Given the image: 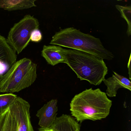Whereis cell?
Masks as SVG:
<instances>
[{
    "label": "cell",
    "mask_w": 131,
    "mask_h": 131,
    "mask_svg": "<svg viewBox=\"0 0 131 131\" xmlns=\"http://www.w3.org/2000/svg\"><path fill=\"white\" fill-rule=\"evenodd\" d=\"M111 77L105 79L103 82L107 86L106 95L110 97L116 96L118 90L120 88L127 89L131 91V82L129 80L125 77L113 72Z\"/></svg>",
    "instance_id": "cell-9"
},
{
    "label": "cell",
    "mask_w": 131,
    "mask_h": 131,
    "mask_svg": "<svg viewBox=\"0 0 131 131\" xmlns=\"http://www.w3.org/2000/svg\"><path fill=\"white\" fill-rule=\"evenodd\" d=\"M17 56L4 37L0 34V75H4L17 61Z\"/></svg>",
    "instance_id": "cell-8"
},
{
    "label": "cell",
    "mask_w": 131,
    "mask_h": 131,
    "mask_svg": "<svg viewBox=\"0 0 131 131\" xmlns=\"http://www.w3.org/2000/svg\"><path fill=\"white\" fill-rule=\"evenodd\" d=\"M39 130L40 131H49V130L47 129H42V128H39Z\"/></svg>",
    "instance_id": "cell-17"
},
{
    "label": "cell",
    "mask_w": 131,
    "mask_h": 131,
    "mask_svg": "<svg viewBox=\"0 0 131 131\" xmlns=\"http://www.w3.org/2000/svg\"><path fill=\"white\" fill-rule=\"evenodd\" d=\"M62 53L66 63L80 80L99 85L105 79L108 69L103 59L82 51L63 49Z\"/></svg>",
    "instance_id": "cell-2"
},
{
    "label": "cell",
    "mask_w": 131,
    "mask_h": 131,
    "mask_svg": "<svg viewBox=\"0 0 131 131\" xmlns=\"http://www.w3.org/2000/svg\"></svg>",
    "instance_id": "cell-19"
},
{
    "label": "cell",
    "mask_w": 131,
    "mask_h": 131,
    "mask_svg": "<svg viewBox=\"0 0 131 131\" xmlns=\"http://www.w3.org/2000/svg\"><path fill=\"white\" fill-rule=\"evenodd\" d=\"M0 131H18L17 123L9 108L0 115Z\"/></svg>",
    "instance_id": "cell-13"
},
{
    "label": "cell",
    "mask_w": 131,
    "mask_h": 131,
    "mask_svg": "<svg viewBox=\"0 0 131 131\" xmlns=\"http://www.w3.org/2000/svg\"><path fill=\"white\" fill-rule=\"evenodd\" d=\"M39 20L33 16L26 15L10 29L7 42L17 54L20 53L29 43L32 32L39 29Z\"/></svg>",
    "instance_id": "cell-5"
},
{
    "label": "cell",
    "mask_w": 131,
    "mask_h": 131,
    "mask_svg": "<svg viewBox=\"0 0 131 131\" xmlns=\"http://www.w3.org/2000/svg\"><path fill=\"white\" fill-rule=\"evenodd\" d=\"M50 43L85 52L103 59L111 60L114 58L112 53L104 47L100 39L83 33L73 27L66 28L57 32Z\"/></svg>",
    "instance_id": "cell-3"
},
{
    "label": "cell",
    "mask_w": 131,
    "mask_h": 131,
    "mask_svg": "<svg viewBox=\"0 0 131 131\" xmlns=\"http://www.w3.org/2000/svg\"><path fill=\"white\" fill-rule=\"evenodd\" d=\"M115 7L120 13L121 17L127 23L128 28L126 33L127 36H129L131 35V6L116 5Z\"/></svg>",
    "instance_id": "cell-15"
},
{
    "label": "cell",
    "mask_w": 131,
    "mask_h": 131,
    "mask_svg": "<svg viewBox=\"0 0 131 131\" xmlns=\"http://www.w3.org/2000/svg\"><path fill=\"white\" fill-rule=\"evenodd\" d=\"M30 107L28 102L17 96L9 107L17 123L18 131H34L30 119Z\"/></svg>",
    "instance_id": "cell-6"
},
{
    "label": "cell",
    "mask_w": 131,
    "mask_h": 131,
    "mask_svg": "<svg viewBox=\"0 0 131 131\" xmlns=\"http://www.w3.org/2000/svg\"><path fill=\"white\" fill-rule=\"evenodd\" d=\"M63 48L59 46L44 45L41 51L42 56L47 63L54 66L59 63H66L64 57L62 53Z\"/></svg>",
    "instance_id": "cell-11"
},
{
    "label": "cell",
    "mask_w": 131,
    "mask_h": 131,
    "mask_svg": "<svg viewBox=\"0 0 131 131\" xmlns=\"http://www.w3.org/2000/svg\"><path fill=\"white\" fill-rule=\"evenodd\" d=\"M112 101L100 89H86L77 94L70 103L72 116L78 123L90 119L100 120L110 114Z\"/></svg>",
    "instance_id": "cell-1"
},
{
    "label": "cell",
    "mask_w": 131,
    "mask_h": 131,
    "mask_svg": "<svg viewBox=\"0 0 131 131\" xmlns=\"http://www.w3.org/2000/svg\"><path fill=\"white\" fill-rule=\"evenodd\" d=\"M17 96V95L12 93L0 94V115L9 109Z\"/></svg>",
    "instance_id": "cell-14"
},
{
    "label": "cell",
    "mask_w": 131,
    "mask_h": 131,
    "mask_svg": "<svg viewBox=\"0 0 131 131\" xmlns=\"http://www.w3.org/2000/svg\"><path fill=\"white\" fill-rule=\"evenodd\" d=\"M49 131H80V125L75 119L69 115H63L57 117Z\"/></svg>",
    "instance_id": "cell-10"
},
{
    "label": "cell",
    "mask_w": 131,
    "mask_h": 131,
    "mask_svg": "<svg viewBox=\"0 0 131 131\" xmlns=\"http://www.w3.org/2000/svg\"><path fill=\"white\" fill-rule=\"evenodd\" d=\"M2 76H3V75H0V81H1V79H2Z\"/></svg>",
    "instance_id": "cell-18"
},
{
    "label": "cell",
    "mask_w": 131,
    "mask_h": 131,
    "mask_svg": "<svg viewBox=\"0 0 131 131\" xmlns=\"http://www.w3.org/2000/svg\"><path fill=\"white\" fill-rule=\"evenodd\" d=\"M57 99H52L40 109L36 114L39 118V125L43 129L50 128L57 118L58 111Z\"/></svg>",
    "instance_id": "cell-7"
},
{
    "label": "cell",
    "mask_w": 131,
    "mask_h": 131,
    "mask_svg": "<svg viewBox=\"0 0 131 131\" xmlns=\"http://www.w3.org/2000/svg\"><path fill=\"white\" fill-rule=\"evenodd\" d=\"M42 39V35L40 30L36 29L32 31L30 36V41L34 42H39Z\"/></svg>",
    "instance_id": "cell-16"
},
{
    "label": "cell",
    "mask_w": 131,
    "mask_h": 131,
    "mask_svg": "<svg viewBox=\"0 0 131 131\" xmlns=\"http://www.w3.org/2000/svg\"><path fill=\"white\" fill-rule=\"evenodd\" d=\"M37 65L28 58L16 61L2 76L0 93L18 92L32 85L37 78Z\"/></svg>",
    "instance_id": "cell-4"
},
{
    "label": "cell",
    "mask_w": 131,
    "mask_h": 131,
    "mask_svg": "<svg viewBox=\"0 0 131 131\" xmlns=\"http://www.w3.org/2000/svg\"><path fill=\"white\" fill-rule=\"evenodd\" d=\"M36 0H0V8L8 11L26 9L37 6Z\"/></svg>",
    "instance_id": "cell-12"
}]
</instances>
